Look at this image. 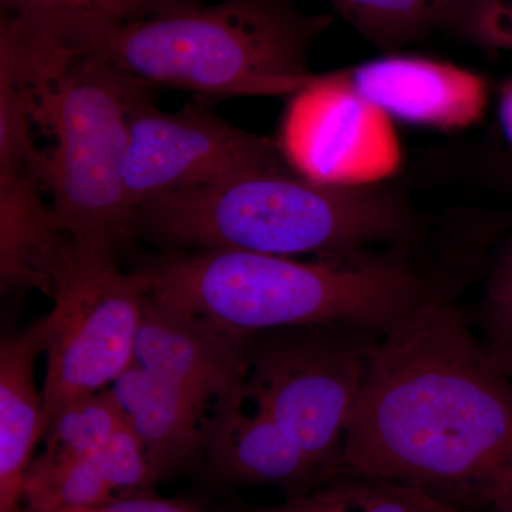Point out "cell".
I'll return each mask as SVG.
<instances>
[{"label": "cell", "instance_id": "14", "mask_svg": "<svg viewBox=\"0 0 512 512\" xmlns=\"http://www.w3.org/2000/svg\"><path fill=\"white\" fill-rule=\"evenodd\" d=\"M110 390L127 426L143 444L153 483L207 448L211 423L207 407L163 377L133 360Z\"/></svg>", "mask_w": 512, "mask_h": 512}, {"label": "cell", "instance_id": "3", "mask_svg": "<svg viewBox=\"0 0 512 512\" xmlns=\"http://www.w3.org/2000/svg\"><path fill=\"white\" fill-rule=\"evenodd\" d=\"M134 231L173 248L333 258L420 244L424 228L386 184L309 180L284 160L222 183L167 192L137 208Z\"/></svg>", "mask_w": 512, "mask_h": 512}, {"label": "cell", "instance_id": "17", "mask_svg": "<svg viewBox=\"0 0 512 512\" xmlns=\"http://www.w3.org/2000/svg\"><path fill=\"white\" fill-rule=\"evenodd\" d=\"M247 512H461L419 488L343 468L308 493Z\"/></svg>", "mask_w": 512, "mask_h": 512}, {"label": "cell", "instance_id": "16", "mask_svg": "<svg viewBox=\"0 0 512 512\" xmlns=\"http://www.w3.org/2000/svg\"><path fill=\"white\" fill-rule=\"evenodd\" d=\"M183 0H2V13L76 52L110 30L150 18Z\"/></svg>", "mask_w": 512, "mask_h": 512}, {"label": "cell", "instance_id": "4", "mask_svg": "<svg viewBox=\"0 0 512 512\" xmlns=\"http://www.w3.org/2000/svg\"><path fill=\"white\" fill-rule=\"evenodd\" d=\"M332 18L293 0H183L76 50L128 79L202 99L292 97L316 79L308 57Z\"/></svg>", "mask_w": 512, "mask_h": 512}, {"label": "cell", "instance_id": "13", "mask_svg": "<svg viewBox=\"0 0 512 512\" xmlns=\"http://www.w3.org/2000/svg\"><path fill=\"white\" fill-rule=\"evenodd\" d=\"M42 175L0 170V281L2 292L40 291L52 298L74 239L43 200Z\"/></svg>", "mask_w": 512, "mask_h": 512}, {"label": "cell", "instance_id": "19", "mask_svg": "<svg viewBox=\"0 0 512 512\" xmlns=\"http://www.w3.org/2000/svg\"><path fill=\"white\" fill-rule=\"evenodd\" d=\"M367 42L394 52L444 26L458 0H326Z\"/></svg>", "mask_w": 512, "mask_h": 512}, {"label": "cell", "instance_id": "21", "mask_svg": "<svg viewBox=\"0 0 512 512\" xmlns=\"http://www.w3.org/2000/svg\"><path fill=\"white\" fill-rule=\"evenodd\" d=\"M477 319L488 345H512V225L487 262Z\"/></svg>", "mask_w": 512, "mask_h": 512}, {"label": "cell", "instance_id": "23", "mask_svg": "<svg viewBox=\"0 0 512 512\" xmlns=\"http://www.w3.org/2000/svg\"><path fill=\"white\" fill-rule=\"evenodd\" d=\"M93 510L97 512H201L180 501L160 500V498L146 497V495L117 498L113 503L93 508Z\"/></svg>", "mask_w": 512, "mask_h": 512}, {"label": "cell", "instance_id": "7", "mask_svg": "<svg viewBox=\"0 0 512 512\" xmlns=\"http://www.w3.org/2000/svg\"><path fill=\"white\" fill-rule=\"evenodd\" d=\"M148 293L146 276L120 272L113 251L76 242L56 279L55 308L37 322L47 356L46 427L66 404L106 389L133 363Z\"/></svg>", "mask_w": 512, "mask_h": 512}, {"label": "cell", "instance_id": "10", "mask_svg": "<svg viewBox=\"0 0 512 512\" xmlns=\"http://www.w3.org/2000/svg\"><path fill=\"white\" fill-rule=\"evenodd\" d=\"M252 335L175 311L148 293L134 362L183 390L207 409L247 402Z\"/></svg>", "mask_w": 512, "mask_h": 512}, {"label": "cell", "instance_id": "11", "mask_svg": "<svg viewBox=\"0 0 512 512\" xmlns=\"http://www.w3.org/2000/svg\"><path fill=\"white\" fill-rule=\"evenodd\" d=\"M363 99L392 120L441 131H460L483 120L490 84L457 64L389 55L342 70Z\"/></svg>", "mask_w": 512, "mask_h": 512}, {"label": "cell", "instance_id": "9", "mask_svg": "<svg viewBox=\"0 0 512 512\" xmlns=\"http://www.w3.org/2000/svg\"><path fill=\"white\" fill-rule=\"evenodd\" d=\"M278 144L293 170L320 184H382L402 161L392 119L363 99L342 70L318 74L293 94Z\"/></svg>", "mask_w": 512, "mask_h": 512}, {"label": "cell", "instance_id": "26", "mask_svg": "<svg viewBox=\"0 0 512 512\" xmlns=\"http://www.w3.org/2000/svg\"><path fill=\"white\" fill-rule=\"evenodd\" d=\"M64 512H97L93 510V508H84V510H72V511H64Z\"/></svg>", "mask_w": 512, "mask_h": 512}, {"label": "cell", "instance_id": "25", "mask_svg": "<svg viewBox=\"0 0 512 512\" xmlns=\"http://www.w3.org/2000/svg\"><path fill=\"white\" fill-rule=\"evenodd\" d=\"M488 356L512 386V345H488Z\"/></svg>", "mask_w": 512, "mask_h": 512}, {"label": "cell", "instance_id": "5", "mask_svg": "<svg viewBox=\"0 0 512 512\" xmlns=\"http://www.w3.org/2000/svg\"><path fill=\"white\" fill-rule=\"evenodd\" d=\"M35 123L55 137L46 190L64 231L82 247H117L133 234L123 183L128 121L144 84L97 57L46 49L33 64Z\"/></svg>", "mask_w": 512, "mask_h": 512}, {"label": "cell", "instance_id": "15", "mask_svg": "<svg viewBox=\"0 0 512 512\" xmlns=\"http://www.w3.org/2000/svg\"><path fill=\"white\" fill-rule=\"evenodd\" d=\"M40 353L45 342L39 323L3 340L0 348V512H19L32 453L46 431L43 397L33 377Z\"/></svg>", "mask_w": 512, "mask_h": 512}, {"label": "cell", "instance_id": "12", "mask_svg": "<svg viewBox=\"0 0 512 512\" xmlns=\"http://www.w3.org/2000/svg\"><path fill=\"white\" fill-rule=\"evenodd\" d=\"M211 467L221 477L244 484H271L291 495L308 493L330 476L274 419L244 403L220 407L212 414L207 444Z\"/></svg>", "mask_w": 512, "mask_h": 512}, {"label": "cell", "instance_id": "1", "mask_svg": "<svg viewBox=\"0 0 512 512\" xmlns=\"http://www.w3.org/2000/svg\"><path fill=\"white\" fill-rule=\"evenodd\" d=\"M342 466L419 488L461 512H512V386L453 298L377 345Z\"/></svg>", "mask_w": 512, "mask_h": 512}, {"label": "cell", "instance_id": "18", "mask_svg": "<svg viewBox=\"0 0 512 512\" xmlns=\"http://www.w3.org/2000/svg\"><path fill=\"white\" fill-rule=\"evenodd\" d=\"M116 491L92 457L46 448L30 463L23 501L32 512L84 510L113 503Z\"/></svg>", "mask_w": 512, "mask_h": 512}, {"label": "cell", "instance_id": "6", "mask_svg": "<svg viewBox=\"0 0 512 512\" xmlns=\"http://www.w3.org/2000/svg\"><path fill=\"white\" fill-rule=\"evenodd\" d=\"M383 333L355 325L264 330L251 338L248 402L274 416L330 476Z\"/></svg>", "mask_w": 512, "mask_h": 512}, {"label": "cell", "instance_id": "2", "mask_svg": "<svg viewBox=\"0 0 512 512\" xmlns=\"http://www.w3.org/2000/svg\"><path fill=\"white\" fill-rule=\"evenodd\" d=\"M420 244L299 261L235 249L154 256L138 272L165 306L255 335L296 326L389 332L427 303L456 299L464 278L427 268Z\"/></svg>", "mask_w": 512, "mask_h": 512}, {"label": "cell", "instance_id": "20", "mask_svg": "<svg viewBox=\"0 0 512 512\" xmlns=\"http://www.w3.org/2000/svg\"><path fill=\"white\" fill-rule=\"evenodd\" d=\"M124 426L126 416L110 387H106L66 404L50 420L45 431L46 448L89 456Z\"/></svg>", "mask_w": 512, "mask_h": 512}, {"label": "cell", "instance_id": "22", "mask_svg": "<svg viewBox=\"0 0 512 512\" xmlns=\"http://www.w3.org/2000/svg\"><path fill=\"white\" fill-rule=\"evenodd\" d=\"M444 28L485 49L512 52V0H458Z\"/></svg>", "mask_w": 512, "mask_h": 512}, {"label": "cell", "instance_id": "24", "mask_svg": "<svg viewBox=\"0 0 512 512\" xmlns=\"http://www.w3.org/2000/svg\"><path fill=\"white\" fill-rule=\"evenodd\" d=\"M497 117L501 137L512 156V74L498 89Z\"/></svg>", "mask_w": 512, "mask_h": 512}, {"label": "cell", "instance_id": "8", "mask_svg": "<svg viewBox=\"0 0 512 512\" xmlns=\"http://www.w3.org/2000/svg\"><path fill=\"white\" fill-rule=\"evenodd\" d=\"M150 90L136 94L128 121L123 183L134 214L157 195L208 187L284 160L278 141L234 126L201 101L167 113Z\"/></svg>", "mask_w": 512, "mask_h": 512}]
</instances>
